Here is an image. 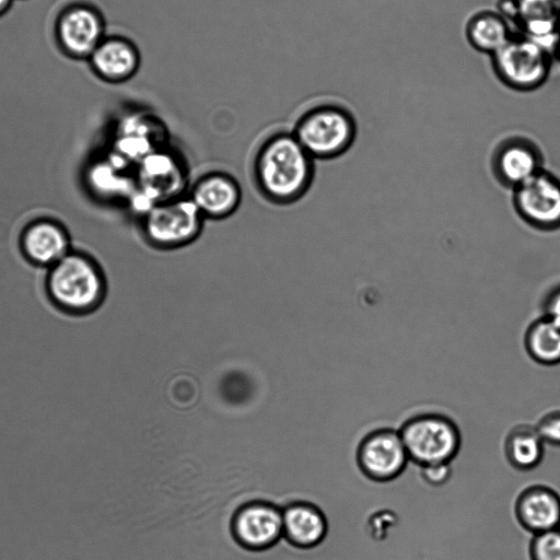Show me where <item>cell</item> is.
I'll list each match as a JSON object with an SVG mask.
<instances>
[{"mask_svg": "<svg viewBox=\"0 0 560 560\" xmlns=\"http://www.w3.org/2000/svg\"><path fill=\"white\" fill-rule=\"evenodd\" d=\"M44 285L51 304L73 316L96 311L107 291L105 273L96 259L73 248L47 268Z\"/></svg>", "mask_w": 560, "mask_h": 560, "instance_id": "7a4b0ae2", "label": "cell"}, {"mask_svg": "<svg viewBox=\"0 0 560 560\" xmlns=\"http://www.w3.org/2000/svg\"><path fill=\"white\" fill-rule=\"evenodd\" d=\"M518 32L539 42L552 52L560 28L558 0H516Z\"/></svg>", "mask_w": 560, "mask_h": 560, "instance_id": "2e32d148", "label": "cell"}, {"mask_svg": "<svg viewBox=\"0 0 560 560\" xmlns=\"http://www.w3.org/2000/svg\"><path fill=\"white\" fill-rule=\"evenodd\" d=\"M409 460L420 467L451 463L460 450V431L450 417L424 412L408 418L398 429Z\"/></svg>", "mask_w": 560, "mask_h": 560, "instance_id": "3957f363", "label": "cell"}, {"mask_svg": "<svg viewBox=\"0 0 560 560\" xmlns=\"http://www.w3.org/2000/svg\"><path fill=\"white\" fill-rule=\"evenodd\" d=\"M553 52L560 59V28L558 31V35H557Z\"/></svg>", "mask_w": 560, "mask_h": 560, "instance_id": "83f0119b", "label": "cell"}, {"mask_svg": "<svg viewBox=\"0 0 560 560\" xmlns=\"http://www.w3.org/2000/svg\"><path fill=\"white\" fill-rule=\"evenodd\" d=\"M283 537L299 548H313L327 535L328 524L323 511L315 504L295 501L282 510Z\"/></svg>", "mask_w": 560, "mask_h": 560, "instance_id": "9a60e30c", "label": "cell"}, {"mask_svg": "<svg viewBox=\"0 0 560 560\" xmlns=\"http://www.w3.org/2000/svg\"><path fill=\"white\" fill-rule=\"evenodd\" d=\"M203 215L189 197L153 205L144 212L142 229L147 240L159 248H175L194 241L201 231Z\"/></svg>", "mask_w": 560, "mask_h": 560, "instance_id": "8992f818", "label": "cell"}, {"mask_svg": "<svg viewBox=\"0 0 560 560\" xmlns=\"http://www.w3.org/2000/svg\"><path fill=\"white\" fill-rule=\"evenodd\" d=\"M19 248L30 264L47 269L65 257L72 246L70 234L62 222L40 217L22 228Z\"/></svg>", "mask_w": 560, "mask_h": 560, "instance_id": "8fae6325", "label": "cell"}, {"mask_svg": "<svg viewBox=\"0 0 560 560\" xmlns=\"http://www.w3.org/2000/svg\"><path fill=\"white\" fill-rule=\"evenodd\" d=\"M493 162L498 177L513 188L542 170L536 145L518 138L501 144Z\"/></svg>", "mask_w": 560, "mask_h": 560, "instance_id": "e0dca14e", "label": "cell"}, {"mask_svg": "<svg viewBox=\"0 0 560 560\" xmlns=\"http://www.w3.org/2000/svg\"><path fill=\"white\" fill-rule=\"evenodd\" d=\"M511 24L497 11H481L471 16L466 37L476 50L490 56L499 51L512 37Z\"/></svg>", "mask_w": 560, "mask_h": 560, "instance_id": "ac0fdd59", "label": "cell"}, {"mask_svg": "<svg viewBox=\"0 0 560 560\" xmlns=\"http://www.w3.org/2000/svg\"><path fill=\"white\" fill-rule=\"evenodd\" d=\"M95 74L109 83L131 79L139 69L140 55L136 45L121 36L105 37L89 57Z\"/></svg>", "mask_w": 560, "mask_h": 560, "instance_id": "4fadbf2b", "label": "cell"}, {"mask_svg": "<svg viewBox=\"0 0 560 560\" xmlns=\"http://www.w3.org/2000/svg\"><path fill=\"white\" fill-rule=\"evenodd\" d=\"M545 314L560 318V289L552 292L546 300Z\"/></svg>", "mask_w": 560, "mask_h": 560, "instance_id": "484cf974", "label": "cell"}, {"mask_svg": "<svg viewBox=\"0 0 560 560\" xmlns=\"http://www.w3.org/2000/svg\"><path fill=\"white\" fill-rule=\"evenodd\" d=\"M55 33L66 55L89 59L105 38L104 20L100 11L90 4H70L57 18Z\"/></svg>", "mask_w": 560, "mask_h": 560, "instance_id": "ba28073f", "label": "cell"}, {"mask_svg": "<svg viewBox=\"0 0 560 560\" xmlns=\"http://www.w3.org/2000/svg\"><path fill=\"white\" fill-rule=\"evenodd\" d=\"M422 479L430 486L445 485L452 476L451 463H440L420 467Z\"/></svg>", "mask_w": 560, "mask_h": 560, "instance_id": "cb8c5ba5", "label": "cell"}, {"mask_svg": "<svg viewBox=\"0 0 560 560\" xmlns=\"http://www.w3.org/2000/svg\"><path fill=\"white\" fill-rule=\"evenodd\" d=\"M203 218L220 219L233 213L241 201L236 180L221 172H211L198 178L188 196Z\"/></svg>", "mask_w": 560, "mask_h": 560, "instance_id": "5bb4252c", "label": "cell"}, {"mask_svg": "<svg viewBox=\"0 0 560 560\" xmlns=\"http://www.w3.org/2000/svg\"><path fill=\"white\" fill-rule=\"evenodd\" d=\"M514 205L518 214L536 228L560 225V180L540 170L514 188Z\"/></svg>", "mask_w": 560, "mask_h": 560, "instance_id": "30bf717a", "label": "cell"}, {"mask_svg": "<svg viewBox=\"0 0 560 560\" xmlns=\"http://www.w3.org/2000/svg\"><path fill=\"white\" fill-rule=\"evenodd\" d=\"M397 523V516L392 511L383 510L374 513L368 521L370 536L374 539H382L388 533V529Z\"/></svg>", "mask_w": 560, "mask_h": 560, "instance_id": "603a6c76", "label": "cell"}, {"mask_svg": "<svg viewBox=\"0 0 560 560\" xmlns=\"http://www.w3.org/2000/svg\"><path fill=\"white\" fill-rule=\"evenodd\" d=\"M255 180L265 197L287 203L300 198L313 178V158L293 133H277L258 149Z\"/></svg>", "mask_w": 560, "mask_h": 560, "instance_id": "6da1fadb", "label": "cell"}, {"mask_svg": "<svg viewBox=\"0 0 560 560\" xmlns=\"http://www.w3.org/2000/svg\"><path fill=\"white\" fill-rule=\"evenodd\" d=\"M12 1L13 0H0V16L10 9Z\"/></svg>", "mask_w": 560, "mask_h": 560, "instance_id": "4316f807", "label": "cell"}, {"mask_svg": "<svg viewBox=\"0 0 560 560\" xmlns=\"http://www.w3.org/2000/svg\"><path fill=\"white\" fill-rule=\"evenodd\" d=\"M552 51L539 42L517 32L494 55L492 66L506 86L528 92L540 88L552 66Z\"/></svg>", "mask_w": 560, "mask_h": 560, "instance_id": "277c9868", "label": "cell"}, {"mask_svg": "<svg viewBox=\"0 0 560 560\" xmlns=\"http://www.w3.org/2000/svg\"><path fill=\"white\" fill-rule=\"evenodd\" d=\"M545 442L535 425L520 423L505 436L504 454L509 464L522 471L536 468L542 460Z\"/></svg>", "mask_w": 560, "mask_h": 560, "instance_id": "d6986e66", "label": "cell"}, {"mask_svg": "<svg viewBox=\"0 0 560 560\" xmlns=\"http://www.w3.org/2000/svg\"><path fill=\"white\" fill-rule=\"evenodd\" d=\"M558 1H559V3H560V0H558Z\"/></svg>", "mask_w": 560, "mask_h": 560, "instance_id": "f1b7e54d", "label": "cell"}, {"mask_svg": "<svg viewBox=\"0 0 560 560\" xmlns=\"http://www.w3.org/2000/svg\"><path fill=\"white\" fill-rule=\"evenodd\" d=\"M360 471L375 482H388L399 477L409 457L398 430L378 428L365 434L355 453Z\"/></svg>", "mask_w": 560, "mask_h": 560, "instance_id": "52a82bcc", "label": "cell"}, {"mask_svg": "<svg viewBox=\"0 0 560 560\" xmlns=\"http://www.w3.org/2000/svg\"><path fill=\"white\" fill-rule=\"evenodd\" d=\"M498 12L511 24H516L517 4L516 0H499Z\"/></svg>", "mask_w": 560, "mask_h": 560, "instance_id": "d4e9b609", "label": "cell"}, {"mask_svg": "<svg viewBox=\"0 0 560 560\" xmlns=\"http://www.w3.org/2000/svg\"><path fill=\"white\" fill-rule=\"evenodd\" d=\"M293 135L313 159H329L352 144L355 122L343 108L320 106L301 117Z\"/></svg>", "mask_w": 560, "mask_h": 560, "instance_id": "5b68a950", "label": "cell"}, {"mask_svg": "<svg viewBox=\"0 0 560 560\" xmlns=\"http://www.w3.org/2000/svg\"><path fill=\"white\" fill-rule=\"evenodd\" d=\"M528 551L530 560H560V527L533 535Z\"/></svg>", "mask_w": 560, "mask_h": 560, "instance_id": "44dd1931", "label": "cell"}, {"mask_svg": "<svg viewBox=\"0 0 560 560\" xmlns=\"http://www.w3.org/2000/svg\"><path fill=\"white\" fill-rule=\"evenodd\" d=\"M524 345L527 354L542 365L560 363V318L544 315L527 328Z\"/></svg>", "mask_w": 560, "mask_h": 560, "instance_id": "ffe728a7", "label": "cell"}, {"mask_svg": "<svg viewBox=\"0 0 560 560\" xmlns=\"http://www.w3.org/2000/svg\"><path fill=\"white\" fill-rule=\"evenodd\" d=\"M514 513L520 525L533 535L560 527V495L545 485L529 486L517 495Z\"/></svg>", "mask_w": 560, "mask_h": 560, "instance_id": "7c38bea8", "label": "cell"}, {"mask_svg": "<svg viewBox=\"0 0 560 560\" xmlns=\"http://www.w3.org/2000/svg\"><path fill=\"white\" fill-rule=\"evenodd\" d=\"M231 533L245 549L270 548L283 536L282 510L268 501L244 503L232 516Z\"/></svg>", "mask_w": 560, "mask_h": 560, "instance_id": "9c48e42d", "label": "cell"}, {"mask_svg": "<svg viewBox=\"0 0 560 560\" xmlns=\"http://www.w3.org/2000/svg\"><path fill=\"white\" fill-rule=\"evenodd\" d=\"M535 428L545 443L560 446V409L545 413Z\"/></svg>", "mask_w": 560, "mask_h": 560, "instance_id": "7402d4cb", "label": "cell"}]
</instances>
